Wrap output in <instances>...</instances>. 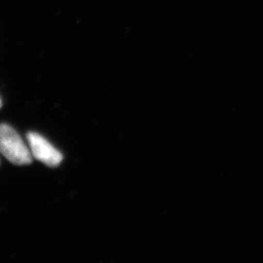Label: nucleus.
<instances>
[{"label": "nucleus", "mask_w": 263, "mask_h": 263, "mask_svg": "<svg viewBox=\"0 0 263 263\" xmlns=\"http://www.w3.org/2000/svg\"><path fill=\"white\" fill-rule=\"evenodd\" d=\"M0 153L18 166L29 165L33 158L19 134L7 124H0Z\"/></svg>", "instance_id": "nucleus-1"}, {"label": "nucleus", "mask_w": 263, "mask_h": 263, "mask_svg": "<svg viewBox=\"0 0 263 263\" xmlns=\"http://www.w3.org/2000/svg\"><path fill=\"white\" fill-rule=\"evenodd\" d=\"M28 141L33 158L52 168L58 167L62 163L63 154L42 136L32 132L28 133Z\"/></svg>", "instance_id": "nucleus-2"}, {"label": "nucleus", "mask_w": 263, "mask_h": 263, "mask_svg": "<svg viewBox=\"0 0 263 263\" xmlns=\"http://www.w3.org/2000/svg\"><path fill=\"white\" fill-rule=\"evenodd\" d=\"M1 106H2V101H1V99H0V108H1Z\"/></svg>", "instance_id": "nucleus-3"}]
</instances>
